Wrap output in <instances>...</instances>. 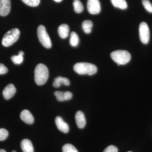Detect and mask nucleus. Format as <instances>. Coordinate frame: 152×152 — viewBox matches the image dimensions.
I'll return each instance as SVG.
<instances>
[{"label": "nucleus", "mask_w": 152, "mask_h": 152, "mask_svg": "<svg viewBox=\"0 0 152 152\" xmlns=\"http://www.w3.org/2000/svg\"><path fill=\"white\" fill-rule=\"evenodd\" d=\"M110 56L114 61L120 65L126 64L130 61L131 59L130 53L124 50H118L112 52Z\"/></svg>", "instance_id": "obj_3"}, {"label": "nucleus", "mask_w": 152, "mask_h": 152, "mask_svg": "<svg viewBox=\"0 0 152 152\" xmlns=\"http://www.w3.org/2000/svg\"><path fill=\"white\" fill-rule=\"evenodd\" d=\"M11 59L13 62L15 64H20L23 61V56L18 55V56H12Z\"/></svg>", "instance_id": "obj_24"}, {"label": "nucleus", "mask_w": 152, "mask_h": 152, "mask_svg": "<svg viewBox=\"0 0 152 152\" xmlns=\"http://www.w3.org/2000/svg\"><path fill=\"white\" fill-rule=\"evenodd\" d=\"M21 119L28 124H32L34 122V118L33 115L27 110L22 111L20 115Z\"/></svg>", "instance_id": "obj_13"}, {"label": "nucleus", "mask_w": 152, "mask_h": 152, "mask_svg": "<svg viewBox=\"0 0 152 152\" xmlns=\"http://www.w3.org/2000/svg\"><path fill=\"white\" fill-rule=\"evenodd\" d=\"M74 70L80 75H92L96 73L97 68L93 64L88 63H78L74 66Z\"/></svg>", "instance_id": "obj_2"}, {"label": "nucleus", "mask_w": 152, "mask_h": 152, "mask_svg": "<svg viewBox=\"0 0 152 152\" xmlns=\"http://www.w3.org/2000/svg\"><path fill=\"white\" fill-rule=\"evenodd\" d=\"M48 77L49 71L46 66L42 64H38L34 71V80L36 84L39 86L45 84Z\"/></svg>", "instance_id": "obj_1"}, {"label": "nucleus", "mask_w": 152, "mask_h": 152, "mask_svg": "<svg viewBox=\"0 0 152 152\" xmlns=\"http://www.w3.org/2000/svg\"><path fill=\"white\" fill-rule=\"evenodd\" d=\"M103 152H118V149L116 147L111 145L106 148Z\"/></svg>", "instance_id": "obj_26"}, {"label": "nucleus", "mask_w": 152, "mask_h": 152, "mask_svg": "<svg viewBox=\"0 0 152 152\" xmlns=\"http://www.w3.org/2000/svg\"><path fill=\"white\" fill-rule=\"evenodd\" d=\"M11 10L10 0H0V15L6 16Z\"/></svg>", "instance_id": "obj_8"}, {"label": "nucleus", "mask_w": 152, "mask_h": 152, "mask_svg": "<svg viewBox=\"0 0 152 152\" xmlns=\"http://www.w3.org/2000/svg\"><path fill=\"white\" fill-rule=\"evenodd\" d=\"M22 1L26 4L32 7H37L40 2V0H22Z\"/></svg>", "instance_id": "obj_22"}, {"label": "nucleus", "mask_w": 152, "mask_h": 152, "mask_svg": "<svg viewBox=\"0 0 152 152\" xmlns=\"http://www.w3.org/2000/svg\"><path fill=\"white\" fill-rule=\"evenodd\" d=\"M18 55H20V56H23L24 55V52L23 51H20L19 52Z\"/></svg>", "instance_id": "obj_28"}, {"label": "nucleus", "mask_w": 152, "mask_h": 152, "mask_svg": "<svg viewBox=\"0 0 152 152\" xmlns=\"http://www.w3.org/2000/svg\"><path fill=\"white\" fill-rule=\"evenodd\" d=\"M69 28L66 24H63L59 26L58 28V32L60 37L62 39H65L69 36Z\"/></svg>", "instance_id": "obj_16"}, {"label": "nucleus", "mask_w": 152, "mask_h": 152, "mask_svg": "<svg viewBox=\"0 0 152 152\" xmlns=\"http://www.w3.org/2000/svg\"><path fill=\"white\" fill-rule=\"evenodd\" d=\"M131 152V151H129V152Z\"/></svg>", "instance_id": "obj_32"}, {"label": "nucleus", "mask_w": 152, "mask_h": 152, "mask_svg": "<svg viewBox=\"0 0 152 152\" xmlns=\"http://www.w3.org/2000/svg\"><path fill=\"white\" fill-rule=\"evenodd\" d=\"M63 152H79L75 147L70 144L64 145L62 148Z\"/></svg>", "instance_id": "obj_21"}, {"label": "nucleus", "mask_w": 152, "mask_h": 152, "mask_svg": "<svg viewBox=\"0 0 152 152\" xmlns=\"http://www.w3.org/2000/svg\"><path fill=\"white\" fill-rule=\"evenodd\" d=\"M37 36L39 41L42 45L46 48H50L52 43L50 39L47 32L45 28L42 25H40L37 28Z\"/></svg>", "instance_id": "obj_5"}, {"label": "nucleus", "mask_w": 152, "mask_h": 152, "mask_svg": "<svg viewBox=\"0 0 152 152\" xmlns=\"http://www.w3.org/2000/svg\"><path fill=\"white\" fill-rule=\"evenodd\" d=\"M140 39L142 43L147 44L150 40V33L148 26L145 22H142L139 26Z\"/></svg>", "instance_id": "obj_6"}, {"label": "nucleus", "mask_w": 152, "mask_h": 152, "mask_svg": "<svg viewBox=\"0 0 152 152\" xmlns=\"http://www.w3.org/2000/svg\"><path fill=\"white\" fill-rule=\"evenodd\" d=\"M87 9L89 12L92 15L99 13L101 8L99 0H88Z\"/></svg>", "instance_id": "obj_7"}, {"label": "nucleus", "mask_w": 152, "mask_h": 152, "mask_svg": "<svg viewBox=\"0 0 152 152\" xmlns=\"http://www.w3.org/2000/svg\"><path fill=\"white\" fill-rule=\"evenodd\" d=\"M8 69L4 64H0V75H4L7 73Z\"/></svg>", "instance_id": "obj_27"}, {"label": "nucleus", "mask_w": 152, "mask_h": 152, "mask_svg": "<svg viewBox=\"0 0 152 152\" xmlns=\"http://www.w3.org/2000/svg\"><path fill=\"white\" fill-rule=\"evenodd\" d=\"M0 152H6V151L4 150L0 149Z\"/></svg>", "instance_id": "obj_30"}, {"label": "nucleus", "mask_w": 152, "mask_h": 152, "mask_svg": "<svg viewBox=\"0 0 152 152\" xmlns=\"http://www.w3.org/2000/svg\"><path fill=\"white\" fill-rule=\"evenodd\" d=\"M54 95L56 97L57 100L59 102L69 100L72 97V94L69 91L64 92L59 91H56L54 93Z\"/></svg>", "instance_id": "obj_12"}, {"label": "nucleus", "mask_w": 152, "mask_h": 152, "mask_svg": "<svg viewBox=\"0 0 152 152\" xmlns=\"http://www.w3.org/2000/svg\"><path fill=\"white\" fill-rule=\"evenodd\" d=\"M70 84L69 80L66 77H58L54 79L53 86L55 88H58L61 86V84L66 86H69Z\"/></svg>", "instance_id": "obj_15"}, {"label": "nucleus", "mask_w": 152, "mask_h": 152, "mask_svg": "<svg viewBox=\"0 0 152 152\" xmlns=\"http://www.w3.org/2000/svg\"><path fill=\"white\" fill-rule=\"evenodd\" d=\"M73 6L74 10L77 13H80L83 11V5L81 2L79 0H74Z\"/></svg>", "instance_id": "obj_20"}, {"label": "nucleus", "mask_w": 152, "mask_h": 152, "mask_svg": "<svg viewBox=\"0 0 152 152\" xmlns=\"http://www.w3.org/2000/svg\"><path fill=\"white\" fill-rule=\"evenodd\" d=\"M16 92L15 87L12 84L8 85L3 91V96L6 100H9L12 97Z\"/></svg>", "instance_id": "obj_9"}, {"label": "nucleus", "mask_w": 152, "mask_h": 152, "mask_svg": "<svg viewBox=\"0 0 152 152\" xmlns=\"http://www.w3.org/2000/svg\"><path fill=\"white\" fill-rule=\"evenodd\" d=\"M142 4L148 12L152 13V4L149 0H142Z\"/></svg>", "instance_id": "obj_23"}, {"label": "nucleus", "mask_w": 152, "mask_h": 152, "mask_svg": "<svg viewBox=\"0 0 152 152\" xmlns=\"http://www.w3.org/2000/svg\"><path fill=\"white\" fill-rule=\"evenodd\" d=\"M114 7L121 10H125L127 8V4L126 0H111Z\"/></svg>", "instance_id": "obj_17"}, {"label": "nucleus", "mask_w": 152, "mask_h": 152, "mask_svg": "<svg viewBox=\"0 0 152 152\" xmlns=\"http://www.w3.org/2000/svg\"><path fill=\"white\" fill-rule=\"evenodd\" d=\"M79 39L77 33L75 32H72L70 38V44L72 46L76 47L78 45Z\"/></svg>", "instance_id": "obj_19"}, {"label": "nucleus", "mask_w": 152, "mask_h": 152, "mask_svg": "<svg viewBox=\"0 0 152 152\" xmlns=\"http://www.w3.org/2000/svg\"><path fill=\"white\" fill-rule=\"evenodd\" d=\"M12 152H16V151H13Z\"/></svg>", "instance_id": "obj_31"}, {"label": "nucleus", "mask_w": 152, "mask_h": 152, "mask_svg": "<svg viewBox=\"0 0 152 152\" xmlns=\"http://www.w3.org/2000/svg\"><path fill=\"white\" fill-rule=\"evenodd\" d=\"M54 1L57 2H60L62 0H54Z\"/></svg>", "instance_id": "obj_29"}, {"label": "nucleus", "mask_w": 152, "mask_h": 152, "mask_svg": "<svg viewBox=\"0 0 152 152\" xmlns=\"http://www.w3.org/2000/svg\"><path fill=\"white\" fill-rule=\"evenodd\" d=\"M9 133L4 129H0V141H4L7 138Z\"/></svg>", "instance_id": "obj_25"}, {"label": "nucleus", "mask_w": 152, "mask_h": 152, "mask_svg": "<svg viewBox=\"0 0 152 152\" xmlns=\"http://www.w3.org/2000/svg\"><path fill=\"white\" fill-rule=\"evenodd\" d=\"M20 31L18 29H12L7 32L3 37L2 44L4 47L10 46L15 43L20 37Z\"/></svg>", "instance_id": "obj_4"}, {"label": "nucleus", "mask_w": 152, "mask_h": 152, "mask_svg": "<svg viewBox=\"0 0 152 152\" xmlns=\"http://www.w3.org/2000/svg\"><path fill=\"white\" fill-rule=\"evenodd\" d=\"M21 148L23 152H34V149L32 143L28 139L23 140L21 142Z\"/></svg>", "instance_id": "obj_14"}, {"label": "nucleus", "mask_w": 152, "mask_h": 152, "mask_svg": "<svg viewBox=\"0 0 152 152\" xmlns=\"http://www.w3.org/2000/svg\"><path fill=\"white\" fill-rule=\"evenodd\" d=\"M55 123L58 129L64 133L69 132V128L68 124L64 121L61 117L57 116L55 119Z\"/></svg>", "instance_id": "obj_10"}, {"label": "nucleus", "mask_w": 152, "mask_h": 152, "mask_svg": "<svg viewBox=\"0 0 152 152\" xmlns=\"http://www.w3.org/2000/svg\"><path fill=\"white\" fill-rule=\"evenodd\" d=\"M76 123L78 127L80 129L84 128L86 125V119L84 114L81 111H78L76 113L75 116Z\"/></svg>", "instance_id": "obj_11"}, {"label": "nucleus", "mask_w": 152, "mask_h": 152, "mask_svg": "<svg viewBox=\"0 0 152 152\" xmlns=\"http://www.w3.org/2000/svg\"><path fill=\"white\" fill-rule=\"evenodd\" d=\"M93 26V22L90 20H86L82 23V28L85 33L90 34L91 32L92 28Z\"/></svg>", "instance_id": "obj_18"}]
</instances>
